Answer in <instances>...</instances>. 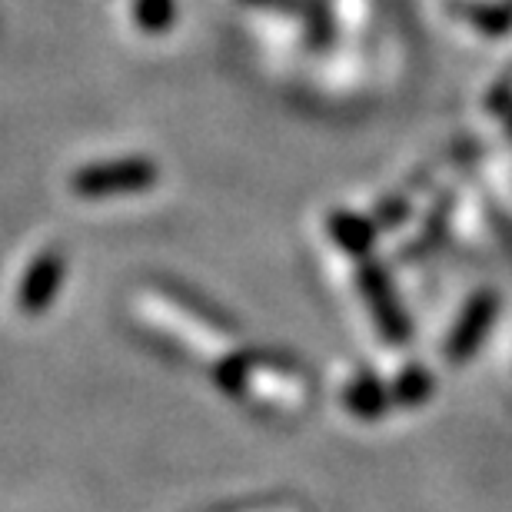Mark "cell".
Masks as SVG:
<instances>
[{
	"mask_svg": "<svg viewBox=\"0 0 512 512\" xmlns=\"http://www.w3.org/2000/svg\"><path fill=\"white\" fill-rule=\"evenodd\" d=\"M217 383L230 396L250 399V403L276 409V413H296V409L310 403V386L300 373L273 360H256V356L230 353L220 363Z\"/></svg>",
	"mask_w": 512,
	"mask_h": 512,
	"instance_id": "obj_1",
	"label": "cell"
},
{
	"mask_svg": "<svg viewBox=\"0 0 512 512\" xmlns=\"http://www.w3.org/2000/svg\"><path fill=\"white\" fill-rule=\"evenodd\" d=\"M137 316L150 323V330L167 336L170 343L183 346L193 356H227L233 350V336L207 316L193 313L190 306L177 303L173 296L153 290L137 300Z\"/></svg>",
	"mask_w": 512,
	"mask_h": 512,
	"instance_id": "obj_2",
	"label": "cell"
},
{
	"mask_svg": "<svg viewBox=\"0 0 512 512\" xmlns=\"http://www.w3.org/2000/svg\"><path fill=\"white\" fill-rule=\"evenodd\" d=\"M160 180V170L150 160H114V163H94V167L74 173L70 187L84 200H104V197H124V193H140Z\"/></svg>",
	"mask_w": 512,
	"mask_h": 512,
	"instance_id": "obj_3",
	"label": "cell"
},
{
	"mask_svg": "<svg viewBox=\"0 0 512 512\" xmlns=\"http://www.w3.org/2000/svg\"><path fill=\"white\" fill-rule=\"evenodd\" d=\"M496 310H499V303H496L493 293H479L469 300L463 316H459L453 336L446 340V360L449 363H466L469 356L479 350V343L486 340L489 326H493V320H496Z\"/></svg>",
	"mask_w": 512,
	"mask_h": 512,
	"instance_id": "obj_4",
	"label": "cell"
},
{
	"mask_svg": "<svg viewBox=\"0 0 512 512\" xmlns=\"http://www.w3.org/2000/svg\"><path fill=\"white\" fill-rule=\"evenodd\" d=\"M60 283H64V256H60L57 250L40 253L37 260L30 263L24 283H20V290H17L20 313L40 316L47 306H54V296L60 290Z\"/></svg>",
	"mask_w": 512,
	"mask_h": 512,
	"instance_id": "obj_5",
	"label": "cell"
},
{
	"mask_svg": "<svg viewBox=\"0 0 512 512\" xmlns=\"http://www.w3.org/2000/svg\"><path fill=\"white\" fill-rule=\"evenodd\" d=\"M360 283H363L366 303H370L380 330L389 336V340H406V320H403V313H399L396 300L389 296V286L383 280V273L376 270V266H366V270L360 273Z\"/></svg>",
	"mask_w": 512,
	"mask_h": 512,
	"instance_id": "obj_6",
	"label": "cell"
},
{
	"mask_svg": "<svg viewBox=\"0 0 512 512\" xmlns=\"http://www.w3.org/2000/svg\"><path fill=\"white\" fill-rule=\"evenodd\" d=\"M343 403L353 416L376 419L389 409V393L373 380V376H356L343 386Z\"/></svg>",
	"mask_w": 512,
	"mask_h": 512,
	"instance_id": "obj_7",
	"label": "cell"
},
{
	"mask_svg": "<svg viewBox=\"0 0 512 512\" xmlns=\"http://www.w3.org/2000/svg\"><path fill=\"white\" fill-rule=\"evenodd\" d=\"M330 230L350 253H366L373 247V223H366L360 217H350V213H336V217L330 220Z\"/></svg>",
	"mask_w": 512,
	"mask_h": 512,
	"instance_id": "obj_8",
	"label": "cell"
},
{
	"mask_svg": "<svg viewBox=\"0 0 512 512\" xmlns=\"http://www.w3.org/2000/svg\"><path fill=\"white\" fill-rule=\"evenodd\" d=\"M429 393H433V376H429L426 370H406L396 380L393 393H389V403H396V406H419Z\"/></svg>",
	"mask_w": 512,
	"mask_h": 512,
	"instance_id": "obj_9",
	"label": "cell"
},
{
	"mask_svg": "<svg viewBox=\"0 0 512 512\" xmlns=\"http://www.w3.org/2000/svg\"><path fill=\"white\" fill-rule=\"evenodd\" d=\"M173 0H137V24L150 34H160L173 24Z\"/></svg>",
	"mask_w": 512,
	"mask_h": 512,
	"instance_id": "obj_10",
	"label": "cell"
}]
</instances>
